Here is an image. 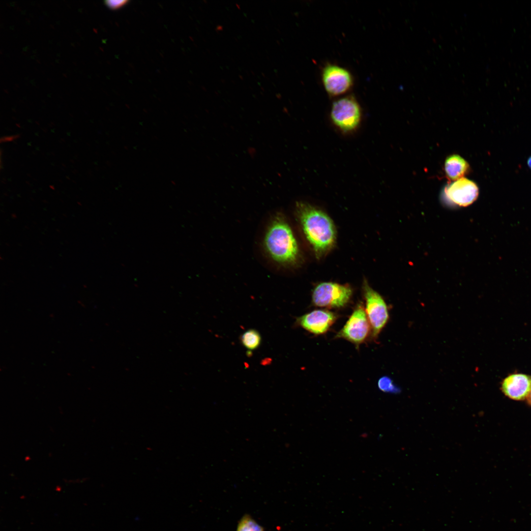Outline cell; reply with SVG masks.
Wrapping results in <instances>:
<instances>
[{
	"instance_id": "6da1fadb",
	"label": "cell",
	"mask_w": 531,
	"mask_h": 531,
	"mask_svg": "<svg viewBox=\"0 0 531 531\" xmlns=\"http://www.w3.org/2000/svg\"><path fill=\"white\" fill-rule=\"evenodd\" d=\"M295 213L304 235L316 256L321 258L334 246L336 230L331 218L322 210L302 202H297Z\"/></svg>"
},
{
	"instance_id": "30bf717a",
	"label": "cell",
	"mask_w": 531,
	"mask_h": 531,
	"mask_svg": "<svg viewBox=\"0 0 531 531\" xmlns=\"http://www.w3.org/2000/svg\"><path fill=\"white\" fill-rule=\"evenodd\" d=\"M502 390L511 399L524 400L531 392V377L523 374L510 375L503 380Z\"/></svg>"
},
{
	"instance_id": "4fadbf2b",
	"label": "cell",
	"mask_w": 531,
	"mask_h": 531,
	"mask_svg": "<svg viewBox=\"0 0 531 531\" xmlns=\"http://www.w3.org/2000/svg\"><path fill=\"white\" fill-rule=\"evenodd\" d=\"M236 531H264V530L263 527L251 516L246 514L240 519Z\"/></svg>"
},
{
	"instance_id": "277c9868",
	"label": "cell",
	"mask_w": 531,
	"mask_h": 531,
	"mask_svg": "<svg viewBox=\"0 0 531 531\" xmlns=\"http://www.w3.org/2000/svg\"><path fill=\"white\" fill-rule=\"evenodd\" d=\"M353 294L351 287L347 284L331 282H322L314 289L312 300L316 306L340 308L346 305Z\"/></svg>"
},
{
	"instance_id": "7c38bea8",
	"label": "cell",
	"mask_w": 531,
	"mask_h": 531,
	"mask_svg": "<svg viewBox=\"0 0 531 531\" xmlns=\"http://www.w3.org/2000/svg\"><path fill=\"white\" fill-rule=\"evenodd\" d=\"M242 345L249 351L257 349L262 343V336L256 329L250 328L244 331L240 336Z\"/></svg>"
},
{
	"instance_id": "2e32d148",
	"label": "cell",
	"mask_w": 531,
	"mask_h": 531,
	"mask_svg": "<svg viewBox=\"0 0 531 531\" xmlns=\"http://www.w3.org/2000/svg\"><path fill=\"white\" fill-rule=\"evenodd\" d=\"M17 137V135L8 136L7 137H4V138H1V140L3 139V140H1V141L5 142L13 141L14 140L16 139Z\"/></svg>"
},
{
	"instance_id": "3957f363",
	"label": "cell",
	"mask_w": 531,
	"mask_h": 531,
	"mask_svg": "<svg viewBox=\"0 0 531 531\" xmlns=\"http://www.w3.org/2000/svg\"><path fill=\"white\" fill-rule=\"evenodd\" d=\"M330 118L334 125L344 133L356 130L361 122L362 112L356 100L347 96L333 102Z\"/></svg>"
},
{
	"instance_id": "ac0fdd59",
	"label": "cell",
	"mask_w": 531,
	"mask_h": 531,
	"mask_svg": "<svg viewBox=\"0 0 531 531\" xmlns=\"http://www.w3.org/2000/svg\"><path fill=\"white\" fill-rule=\"evenodd\" d=\"M528 397H529V402H530V403L531 404V392L530 393V394Z\"/></svg>"
},
{
	"instance_id": "9a60e30c",
	"label": "cell",
	"mask_w": 531,
	"mask_h": 531,
	"mask_svg": "<svg viewBox=\"0 0 531 531\" xmlns=\"http://www.w3.org/2000/svg\"><path fill=\"white\" fill-rule=\"evenodd\" d=\"M127 1V0H109L105 1V3L110 8L116 9L122 7L125 5Z\"/></svg>"
},
{
	"instance_id": "9c48e42d",
	"label": "cell",
	"mask_w": 531,
	"mask_h": 531,
	"mask_svg": "<svg viewBox=\"0 0 531 531\" xmlns=\"http://www.w3.org/2000/svg\"><path fill=\"white\" fill-rule=\"evenodd\" d=\"M337 318L332 312L318 309L298 317L295 324L312 334L321 335L329 330Z\"/></svg>"
},
{
	"instance_id": "5b68a950",
	"label": "cell",
	"mask_w": 531,
	"mask_h": 531,
	"mask_svg": "<svg viewBox=\"0 0 531 531\" xmlns=\"http://www.w3.org/2000/svg\"><path fill=\"white\" fill-rule=\"evenodd\" d=\"M363 293L365 312L371 327V335L377 338L389 320L386 304L382 296L364 281Z\"/></svg>"
},
{
	"instance_id": "8992f818",
	"label": "cell",
	"mask_w": 531,
	"mask_h": 531,
	"mask_svg": "<svg viewBox=\"0 0 531 531\" xmlns=\"http://www.w3.org/2000/svg\"><path fill=\"white\" fill-rule=\"evenodd\" d=\"M371 334V327L362 304H358L335 337L345 339L358 347Z\"/></svg>"
},
{
	"instance_id": "5bb4252c",
	"label": "cell",
	"mask_w": 531,
	"mask_h": 531,
	"mask_svg": "<svg viewBox=\"0 0 531 531\" xmlns=\"http://www.w3.org/2000/svg\"><path fill=\"white\" fill-rule=\"evenodd\" d=\"M378 385L379 388L384 392H396L398 390L391 379L386 376L381 377L378 381Z\"/></svg>"
},
{
	"instance_id": "e0dca14e",
	"label": "cell",
	"mask_w": 531,
	"mask_h": 531,
	"mask_svg": "<svg viewBox=\"0 0 531 531\" xmlns=\"http://www.w3.org/2000/svg\"><path fill=\"white\" fill-rule=\"evenodd\" d=\"M528 164L529 166L530 167V168H531V158H530L529 159L528 161Z\"/></svg>"
},
{
	"instance_id": "8fae6325",
	"label": "cell",
	"mask_w": 531,
	"mask_h": 531,
	"mask_svg": "<svg viewBox=\"0 0 531 531\" xmlns=\"http://www.w3.org/2000/svg\"><path fill=\"white\" fill-rule=\"evenodd\" d=\"M469 164L460 156L456 154L448 156L444 163V170L446 176L453 180L462 178L467 173Z\"/></svg>"
},
{
	"instance_id": "ba28073f",
	"label": "cell",
	"mask_w": 531,
	"mask_h": 531,
	"mask_svg": "<svg viewBox=\"0 0 531 531\" xmlns=\"http://www.w3.org/2000/svg\"><path fill=\"white\" fill-rule=\"evenodd\" d=\"M479 190L472 181L462 177L447 185L444 189V196L452 205L466 206L477 199Z\"/></svg>"
},
{
	"instance_id": "52a82bcc",
	"label": "cell",
	"mask_w": 531,
	"mask_h": 531,
	"mask_svg": "<svg viewBox=\"0 0 531 531\" xmlns=\"http://www.w3.org/2000/svg\"><path fill=\"white\" fill-rule=\"evenodd\" d=\"M322 81L326 91L331 96L347 92L353 83L352 76L348 70L333 64H328L324 67Z\"/></svg>"
},
{
	"instance_id": "7a4b0ae2",
	"label": "cell",
	"mask_w": 531,
	"mask_h": 531,
	"mask_svg": "<svg viewBox=\"0 0 531 531\" xmlns=\"http://www.w3.org/2000/svg\"><path fill=\"white\" fill-rule=\"evenodd\" d=\"M264 246L270 258L282 266H291L298 260L300 251L290 224L280 214L275 215L264 235Z\"/></svg>"
}]
</instances>
